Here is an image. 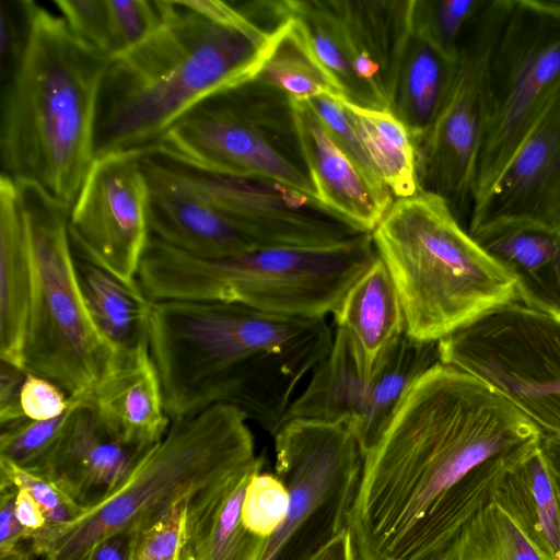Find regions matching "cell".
<instances>
[{
    "mask_svg": "<svg viewBox=\"0 0 560 560\" xmlns=\"http://www.w3.org/2000/svg\"><path fill=\"white\" fill-rule=\"evenodd\" d=\"M143 151L96 156L68 217L72 248L85 260L127 285L138 270L151 232Z\"/></svg>",
    "mask_w": 560,
    "mask_h": 560,
    "instance_id": "9a60e30c",
    "label": "cell"
},
{
    "mask_svg": "<svg viewBox=\"0 0 560 560\" xmlns=\"http://www.w3.org/2000/svg\"><path fill=\"white\" fill-rule=\"evenodd\" d=\"M332 317L336 327L349 334L370 371L405 334L402 306L380 257L347 291Z\"/></svg>",
    "mask_w": 560,
    "mask_h": 560,
    "instance_id": "484cf974",
    "label": "cell"
},
{
    "mask_svg": "<svg viewBox=\"0 0 560 560\" xmlns=\"http://www.w3.org/2000/svg\"><path fill=\"white\" fill-rule=\"evenodd\" d=\"M54 4L79 39L110 58L107 0H54Z\"/></svg>",
    "mask_w": 560,
    "mask_h": 560,
    "instance_id": "60d3db41",
    "label": "cell"
},
{
    "mask_svg": "<svg viewBox=\"0 0 560 560\" xmlns=\"http://www.w3.org/2000/svg\"><path fill=\"white\" fill-rule=\"evenodd\" d=\"M0 560H5L26 542V533L14 512L15 488L0 485Z\"/></svg>",
    "mask_w": 560,
    "mask_h": 560,
    "instance_id": "f6af8a7d",
    "label": "cell"
},
{
    "mask_svg": "<svg viewBox=\"0 0 560 560\" xmlns=\"http://www.w3.org/2000/svg\"><path fill=\"white\" fill-rule=\"evenodd\" d=\"M377 257L371 233L330 246L267 247L225 258L194 256L151 235L137 280L153 302H228L326 317Z\"/></svg>",
    "mask_w": 560,
    "mask_h": 560,
    "instance_id": "52a82bcc",
    "label": "cell"
},
{
    "mask_svg": "<svg viewBox=\"0 0 560 560\" xmlns=\"http://www.w3.org/2000/svg\"><path fill=\"white\" fill-rule=\"evenodd\" d=\"M542 432L482 380L442 362L362 455L348 513L358 560H441Z\"/></svg>",
    "mask_w": 560,
    "mask_h": 560,
    "instance_id": "6da1fadb",
    "label": "cell"
},
{
    "mask_svg": "<svg viewBox=\"0 0 560 560\" xmlns=\"http://www.w3.org/2000/svg\"><path fill=\"white\" fill-rule=\"evenodd\" d=\"M485 3L486 0H412V33L446 60L456 62L464 33Z\"/></svg>",
    "mask_w": 560,
    "mask_h": 560,
    "instance_id": "d6a6232c",
    "label": "cell"
},
{
    "mask_svg": "<svg viewBox=\"0 0 560 560\" xmlns=\"http://www.w3.org/2000/svg\"><path fill=\"white\" fill-rule=\"evenodd\" d=\"M151 235L202 258H225L261 248L225 218L188 178L144 151Z\"/></svg>",
    "mask_w": 560,
    "mask_h": 560,
    "instance_id": "ac0fdd59",
    "label": "cell"
},
{
    "mask_svg": "<svg viewBox=\"0 0 560 560\" xmlns=\"http://www.w3.org/2000/svg\"><path fill=\"white\" fill-rule=\"evenodd\" d=\"M195 184L241 232L267 247H324L361 232L327 212L314 198L273 182L221 175L151 149Z\"/></svg>",
    "mask_w": 560,
    "mask_h": 560,
    "instance_id": "2e32d148",
    "label": "cell"
},
{
    "mask_svg": "<svg viewBox=\"0 0 560 560\" xmlns=\"http://www.w3.org/2000/svg\"><path fill=\"white\" fill-rule=\"evenodd\" d=\"M28 15L26 0L0 1V70L5 83L16 68L26 46Z\"/></svg>",
    "mask_w": 560,
    "mask_h": 560,
    "instance_id": "b9f144b4",
    "label": "cell"
},
{
    "mask_svg": "<svg viewBox=\"0 0 560 560\" xmlns=\"http://www.w3.org/2000/svg\"><path fill=\"white\" fill-rule=\"evenodd\" d=\"M540 448L560 502V438L544 436Z\"/></svg>",
    "mask_w": 560,
    "mask_h": 560,
    "instance_id": "681fc988",
    "label": "cell"
},
{
    "mask_svg": "<svg viewBox=\"0 0 560 560\" xmlns=\"http://www.w3.org/2000/svg\"><path fill=\"white\" fill-rule=\"evenodd\" d=\"M352 120L377 173L395 199L417 195L416 151L406 126L389 110L337 97Z\"/></svg>",
    "mask_w": 560,
    "mask_h": 560,
    "instance_id": "4dcf8cb0",
    "label": "cell"
},
{
    "mask_svg": "<svg viewBox=\"0 0 560 560\" xmlns=\"http://www.w3.org/2000/svg\"><path fill=\"white\" fill-rule=\"evenodd\" d=\"M151 149L207 172L269 180L316 199L292 101L259 74L197 104Z\"/></svg>",
    "mask_w": 560,
    "mask_h": 560,
    "instance_id": "9c48e42d",
    "label": "cell"
},
{
    "mask_svg": "<svg viewBox=\"0 0 560 560\" xmlns=\"http://www.w3.org/2000/svg\"><path fill=\"white\" fill-rule=\"evenodd\" d=\"M247 420L228 404L171 420L164 438L141 456L113 493L74 521L33 537L31 549L43 560H82L106 537L141 530L178 502L261 470Z\"/></svg>",
    "mask_w": 560,
    "mask_h": 560,
    "instance_id": "5b68a950",
    "label": "cell"
},
{
    "mask_svg": "<svg viewBox=\"0 0 560 560\" xmlns=\"http://www.w3.org/2000/svg\"><path fill=\"white\" fill-rule=\"evenodd\" d=\"M16 184L38 272L24 371L51 381L68 397H84L121 353L98 328L83 294L68 232L70 211L39 187Z\"/></svg>",
    "mask_w": 560,
    "mask_h": 560,
    "instance_id": "ba28073f",
    "label": "cell"
},
{
    "mask_svg": "<svg viewBox=\"0 0 560 560\" xmlns=\"http://www.w3.org/2000/svg\"><path fill=\"white\" fill-rule=\"evenodd\" d=\"M291 20L289 37L320 70L339 97L358 106L383 109L357 78L326 0H284Z\"/></svg>",
    "mask_w": 560,
    "mask_h": 560,
    "instance_id": "83f0119b",
    "label": "cell"
},
{
    "mask_svg": "<svg viewBox=\"0 0 560 560\" xmlns=\"http://www.w3.org/2000/svg\"><path fill=\"white\" fill-rule=\"evenodd\" d=\"M560 89V0H508L486 70L479 202ZM471 209V208H470Z\"/></svg>",
    "mask_w": 560,
    "mask_h": 560,
    "instance_id": "30bf717a",
    "label": "cell"
},
{
    "mask_svg": "<svg viewBox=\"0 0 560 560\" xmlns=\"http://www.w3.org/2000/svg\"><path fill=\"white\" fill-rule=\"evenodd\" d=\"M23 55L1 89V175L70 211L95 159L98 101L110 58L61 16L26 0Z\"/></svg>",
    "mask_w": 560,
    "mask_h": 560,
    "instance_id": "277c9868",
    "label": "cell"
},
{
    "mask_svg": "<svg viewBox=\"0 0 560 560\" xmlns=\"http://www.w3.org/2000/svg\"><path fill=\"white\" fill-rule=\"evenodd\" d=\"M71 399L51 381L27 373L20 390V404L26 418L36 421L49 420L62 415Z\"/></svg>",
    "mask_w": 560,
    "mask_h": 560,
    "instance_id": "7bdbcfd3",
    "label": "cell"
},
{
    "mask_svg": "<svg viewBox=\"0 0 560 560\" xmlns=\"http://www.w3.org/2000/svg\"><path fill=\"white\" fill-rule=\"evenodd\" d=\"M14 499L15 516L26 533V541L49 527L48 521L38 503L24 489H16Z\"/></svg>",
    "mask_w": 560,
    "mask_h": 560,
    "instance_id": "bcb514c9",
    "label": "cell"
},
{
    "mask_svg": "<svg viewBox=\"0 0 560 560\" xmlns=\"http://www.w3.org/2000/svg\"><path fill=\"white\" fill-rule=\"evenodd\" d=\"M510 228L560 232V89L491 190L471 206L472 237Z\"/></svg>",
    "mask_w": 560,
    "mask_h": 560,
    "instance_id": "e0dca14e",
    "label": "cell"
},
{
    "mask_svg": "<svg viewBox=\"0 0 560 560\" xmlns=\"http://www.w3.org/2000/svg\"><path fill=\"white\" fill-rule=\"evenodd\" d=\"M360 82L389 109L412 34V0H326Z\"/></svg>",
    "mask_w": 560,
    "mask_h": 560,
    "instance_id": "d6986e66",
    "label": "cell"
},
{
    "mask_svg": "<svg viewBox=\"0 0 560 560\" xmlns=\"http://www.w3.org/2000/svg\"><path fill=\"white\" fill-rule=\"evenodd\" d=\"M257 471L209 488L187 502L179 560H260L267 538L247 530L241 517L247 482Z\"/></svg>",
    "mask_w": 560,
    "mask_h": 560,
    "instance_id": "cb8c5ba5",
    "label": "cell"
},
{
    "mask_svg": "<svg viewBox=\"0 0 560 560\" xmlns=\"http://www.w3.org/2000/svg\"><path fill=\"white\" fill-rule=\"evenodd\" d=\"M112 52L117 57L149 38L162 24L156 0H107Z\"/></svg>",
    "mask_w": 560,
    "mask_h": 560,
    "instance_id": "f35d334b",
    "label": "cell"
},
{
    "mask_svg": "<svg viewBox=\"0 0 560 560\" xmlns=\"http://www.w3.org/2000/svg\"><path fill=\"white\" fill-rule=\"evenodd\" d=\"M474 238L513 276L518 302L560 320V232L510 228Z\"/></svg>",
    "mask_w": 560,
    "mask_h": 560,
    "instance_id": "d4e9b609",
    "label": "cell"
},
{
    "mask_svg": "<svg viewBox=\"0 0 560 560\" xmlns=\"http://www.w3.org/2000/svg\"><path fill=\"white\" fill-rule=\"evenodd\" d=\"M187 502L173 505L158 521L137 533L130 560H179Z\"/></svg>",
    "mask_w": 560,
    "mask_h": 560,
    "instance_id": "ab89813d",
    "label": "cell"
},
{
    "mask_svg": "<svg viewBox=\"0 0 560 560\" xmlns=\"http://www.w3.org/2000/svg\"><path fill=\"white\" fill-rule=\"evenodd\" d=\"M82 402L121 442L141 450L160 442L171 420L149 339L121 353L115 369Z\"/></svg>",
    "mask_w": 560,
    "mask_h": 560,
    "instance_id": "7402d4cb",
    "label": "cell"
},
{
    "mask_svg": "<svg viewBox=\"0 0 560 560\" xmlns=\"http://www.w3.org/2000/svg\"><path fill=\"white\" fill-rule=\"evenodd\" d=\"M139 530H127L106 537L82 560H130L135 537Z\"/></svg>",
    "mask_w": 560,
    "mask_h": 560,
    "instance_id": "7dc6e473",
    "label": "cell"
},
{
    "mask_svg": "<svg viewBox=\"0 0 560 560\" xmlns=\"http://www.w3.org/2000/svg\"><path fill=\"white\" fill-rule=\"evenodd\" d=\"M313 560H358L348 529L338 535Z\"/></svg>",
    "mask_w": 560,
    "mask_h": 560,
    "instance_id": "c3c4849f",
    "label": "cell"
},
{
    "mask_svg": "<svg viewBox=\"0 0 560 560\" xmlns=\"http://www.w3.org/2000/svg\"><path fill=\"white\" fill-rule=\"evenodd\" d=\"M290 506V493L276 475L257 471L246 486L242 502V523L250 533L268 538L283 523Z\"/></svg>",
    "mask_w": 560,
    "mask_h": 560,
    "instance_id": "d590c367",
    "label": "cell"
},
{
    "mask_svg": "<svg viewBox=\"0 0 560 560\" xmlns=\"http://www.w3.org/2000/svg\"><path fill=\"white\" fill-rule=\"evenodd\" d=\"M441 560H542L493 502L462 530Z\"/></svg>",
    "mask_w": 560,
    "mask_h": 560,
    "instance_id": "1f68e13d",
    "label": "cell"
},
{
    "mask_svg": "<svg viewBox=\"0 0 560 560\" xmlns=\"http://www.w3.org/2000/svg\"><path fill=\"white\" fill-rule=\"evenodd\" d=\"M148 338L170 420L228 404L272 436L334 341L326 317L196 301H152Z\"/></svg>",
    "mask_w": 560,
    "mask_h": 560,
    "instance_id": "7a4b0ae2",
    "label": "cell"
},
{
    "mask_svg": "<svg viewBox=\"0 0 560 560\" xmlns=\"http://www.w3.org/2000/svg\"><path fill=\"white\" fill-rule=\"evenodd\" d=\"M147 451L115 438L81 401L36 471L88 509L113 493Z\"/></svg>",
    "mask_w": 560,
    "mask_h": 560,
    "instance_id": "ffe728a7",
    "label": "cell"
},
{
    "mask_svg": "<svg viewBox=\"0 0 560 560\" xmlns=\"http://www.w3.org/2000/svg\"><path fill=\"white\" fill-rule=\"evenodd\" d=\"M440 362L438 342L417 341L404 334L370 371L349 334L336 327L328 354L293 399L285 421L345 424L364 455L382 436L411 385Z\"/></svg>",
    "mask_w": 560,
    "mask_h": 560,
    "instance_id": "4fadbf2b",
    "label": "cell"
},
{
    "mask_svg": "<svg viewBox=\"0 0 560 560\" xmlns=\"http://www.w3.org/2000/svg\"><path fill=\"white\" fill-rule=\"evenodd\" d=\"M26 372L1 361L0 368V423L1 429L12 427L28 418L20 404V390Z\"/></svg>",
    "mask_w": 560,
    "mask_h": 560,
    "instance_id": "ee69618b",
    "label": "cell"
},
{
    "mask_svg": "<svg viewBox=\"0 0 560 560\" xmlns=\"http://www.w3.org/2000/svg\"><path fill=\"white\" fill-rule=\"evenodd\" d=\"M69 408L59 417L36 421L26 419L12 427L1 429L0 457L15 465L36 471L40 468L82 397H70Z\"/></svg>",
    "mask_w": 560,
    "mask_h": 560,
    "instance_id": "e575fe53",
    "label": "cell"
},
{
    "mask_svg": "<svg viewBox=\"0 0 560 560\" xmlns=\"http://www.w3.org/2000/svg\"><path fill=\"white\" fill-rule=\"evenodd\" d=\"M0 485L26 490L40 506L49 527L74 521L85 509L40 472L20 467L0 457Z\"/></svg>",
    "mask_w": 560,
    "mask_h": 560,
    "instance_id": "8d00e7d4",
    "label": "cell"
},
{
    "mask_svg": "<svg viewBox=\"0 0 560 560\" xmlns=\"http://www.w3.org/2000/svg\"><path fill=\"white\" fill-rule=\"evenodd\" d=\"M5 560H43V558L36 555L28 545L27 548L22 546L15 555Z\"/></svg>",
    "mask_w": 560,
    "mask_h": 560,
    "instance_id": "f907efd6",
    "label": "cell"
},
{
    "mask_svg": "<svg viewBox=\"0 0 560 560\" xmlns=\"http://www.w3.org/2000/svg\"><path fill=\"white\" fill-rule=\"evenodd\" d=\"M493 503L542 560H560V502L540 445L505 475Z\"/></svg>",
    "mask_w": 560,
    "mask_h": 560,
    "instance_id": "4316f807",
    "label": "cell"
},
{
    "mask_svg": "<svg viewBox=\"0 0 560 560\" xmlns=\"http://www.w3.org/2000/svg\"><path fill=\"white\" fill-rule=\"evenodd\" d=\"M273 439L275 474L289 490L290 506L260 560H313L347 529L362 453L341 423L291 419Z\"/></svg>",
    "mask_w": 560,
    "mask_h": 560,
    "instance_id": "8fae6325",
    "label": "cell"
},
{
    "mask_svg": "<svg viewBox=\"0 0 560 560\" xmlns=\"http://www.w3.org/2000/svg\"><path fill=\"white\" fill-rule=\"evenodd\" d=\"M371 234L397 290L405 334L413 340L438 342L517 301L513 276L432 192L395 199Z\"/></svg>",
    "mask_w": 560,
    "mask_h": 560,
    "instance_id": "8992f818",
    "label": "cell"
},
{
    "mask_svg": "<svg viewBox=\"0 0 560 560\" xmlns=\"http://www.w3.org/2000/svg\"><path fill=\"white\" fill-rule=\"evenodd\" d=\"M508 0H486L464 33L446 97L413 141L420 191L444 199L460 221L471 208L486 127V70Z\"/></svg>",
    "mask_w": 560,
    "mask_h": 560,
    "instance_id": "5bb4252c",
    "label": "cell"
},
{
    "mask_svg": "<svg viewBox=\"0 0 560 560\" xmlns=\"http://www.w3.org/2000/svg\"><path fill=\"white\" fill-rule=\"evenodd\" d=\"M456 62L441 56L413 33L406 47L389 110L406 126L412 142L436 117L448 92Z\"/></svg>",
    "mask_w": 560,
    "mask_h": 560,
    "instance_id": "f1b7e54d",
    "label": "cell"
},
{
    "mask_svg": "<svg viewBox=\"0 0 560 560\" xmlns=\"http://www.w3.org/2000/svg\"><path fill=\"white\" fill-rule=\"evenodd\" d=\"M163 22L143 43L110 58L97 109L95 158L147 151L209 96L259 74L288 36L236 3L156 0Z\"/></svg>",
    "mask_w": 560,
    "mask_h": 560,
    "instance_id": "3957f363",
    "label": "cell"
},
{
    "mask_svg": "<svg viewBox=\"0 0 560 560\" xmlns=\"http://www.w3.org/2000/svg\"><path fill=\"white\" fill-rule=\"evenodd\" d=\"M81 288L104 336L127 352L148 339L151 303L139 284L127 285L105 270L75 259Z\"/></svg>",
    "mask_w": 560,
    "mask_h": 560,
    "instance_id": "f546056e",
    "label": "cell"
},
{
    "mask_svg": "<svg viewBox=\"0 0 560 560\" xmlns=\"http://www.w3.org/2000/svg\"><path fill=\"white\" fill-rule=\"evenodd\" d=\"M440 361L508 398L544 436L560 438V320L518 301L438 341Z\"/></svg>",
    "mask_w": 560,
    "mask_h": 560,
    "instance_id": "7c38bea8",
    "label": "cell"
},
{
    "mask_svg": "<svg viewBox=\"0 0 560 560\" xmlns=\"http://www.w3.org/2000/svg\"><path fill=\"white\" fill-rule=\"evenodd\" d=\"M37 261L18 184L0 176V358L24 371Z\"/></svg>",
    "mask_w": 560,
    "mask_h": 560,
    "instance_id": "603a6c76",
    "label": "cell"
},
{
    "mask_svg": "<svg viewBox=\"0 0 560 560\" xmlns=\"http://www.w3.org/2000/svg\"><path fill=\"white\" fill-rule=\"evenodd\" d=\"M259 75L282 90L293 101H308L338 93L320 70L288 36L266 62Z\"/></svg>",
    "mask_w": 560,
    "mask_h": 560,
    "instance_id": "836d02e7",
    "label": "cell"
},
{
    "mask_svg": "<svg viewBox=\"0 0 560 560\" xmlns=\"http://www.w3.org/2000/svg\"><path fill=\"white\" fill-rule=\"evenodd\" d=\"M291 101L317 201L354 230L372 233L395 198L366 179L335 142L307 101Z\"/></svg>",
    "mask_w": 560,
    "mask_h": 560,
    "instance_id": "44dd1931",
    "label": "cell"
},
{
    "mask_svg": "<svg viewBox=\"0 0 560 560\" xmlns=\"http://www.w3.org/2000/svg\"><path fill=\"white\" fill-rule=\"evenodd\" d=\"M307 102L320 118L335 142L352 160L366 179L376 189L390 192L377 173L341 102L334 95H320Z\"/></svg>",
    "mask_w": 560,
    "mask_h": 560,
    "instance_id": "74e56055",
    "label": "cell"
}]
</instances>
